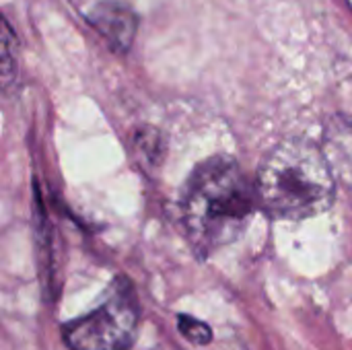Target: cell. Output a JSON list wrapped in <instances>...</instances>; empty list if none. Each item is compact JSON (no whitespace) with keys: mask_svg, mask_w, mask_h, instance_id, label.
Segmentation results:
<instances>
[{"mask_svg":"<svg viewBox=\"0 0 352 350\" xmlns=\"http://www.w3.org/2000/svg\"><path fill=\"white\" fill-rule=\"evenodd\" d=\"M256 192L231 157L202 161L184 188L182 221L188 239L200 254L235 241L248 227Z\"/></svg>","mask_w":352,"mask_h":350,"instance_id":"obj_1","label":"cell"},{"mask_svg":"<svg viewBox=\"0 0 352 350\" xmlns=\"http://www.w3.org/2000/svg\"><path fill=\"white\" fill-rule=\"evenodd\" d=\"M256 196L278 219H309L334 202V177L324 153L305 138L276 144L258 171Z\"/></svg>","mask_w":352,"mask_h":350,"instance_id":"obj_2","label":"cell"},{"mask_svg":"<svg viewBox=\"0 0 352 350\" xmlns=\"http://www.w3.org/2000/svg\"><path fill=\"white\" fill-rule=\"evenodd\" d=\"M138 328V301L126 278L111 283L105 301L72 322L64 340L72 350H128Z\"/></svg>","mask_w":352,"mask_h":350,"instance_id":"obj_3","label":"cell"},{"mask_svg":"<svg viewBox=\"0 0 352 350\" xmlns=\"http://www.w3.org/2000/svg\"><path fill=\"white\" fill-rule=\"evenodd\" d=\"M89 25L118 54H126L138 31L136 12L122 2H99L87 14Z\"/></svg>","mask_w":352,"mask_h":350,"instance_id":"obj_4","label":"cell"},{"mask_svg":"<svg viewBox=\"0 0 352 350\" xmlns=\"http://www.w3.org/2000/svg\"><path fill=\"white\" fill-rule=\"evenodd\" d=\"M19 78V41L10 25L0 17V87L10 89Z\"/></svg>","mask_w":352,"mask_h":350,"instance_id":"obj_5","label":"cell"},{"mask_svg":"<svg viewBox=\"0 0 352 350\" xmlns=\"http://www.w3.org/2000/svg\"><path fill=\"white\" fill-rule=\"evenodd\" d=\"M134 149L138 151V155L142 157V161L146 165H153L159 155H161V142H159V134L155 130H142L136 132L134 136Z\"/></svg>","mask_w":352,"mask_h":350,"instance_id":"obj_6","label":"cell"},{"mask_svg":"<svg viewBox=\"0 0 352 350\" xmlns=\"http://www.w3.org/2000/svg\"><path fill=\"white\" fill-rule=\"evenodd\" d=\"M179 332L194 344H206L210 342V328L204 322H198L190 316H179Z\"/></svg>","mask_w":352,"mask_h":350,"instance_id":"obj_7","label":"cell"}]
</instances>
